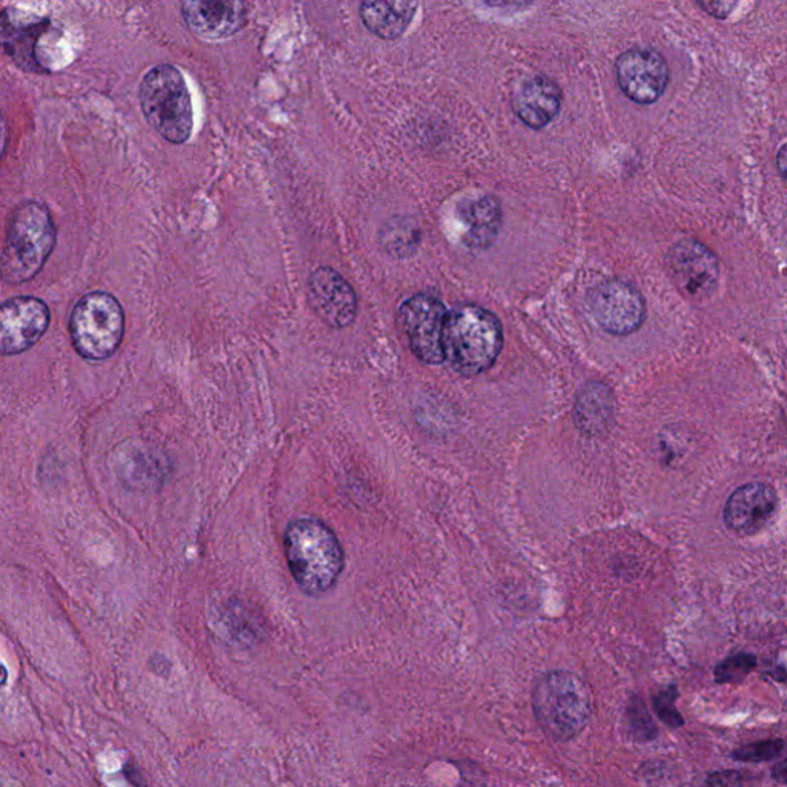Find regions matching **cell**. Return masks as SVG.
Instances as JSON below:
<instances>
[{
  "mask_svg": "<svg viewBox=\"0 0 787 787\" xmlns=\"http://www.w3.org/2000/svg\"><path fill=\"white\" fill-rule=\"evenodd\" d=\"M285 554L289 572L301 592L319 597L336 586L344 571V548L328 524L317 519H299L285 532Z\"/></svg>",
  "mask_w": 787,
  "mask_h": 787,
  "instance_id": "6da1fadb",
  "label": "cell"
},
{
  "mask_svg": "<svg viewBox=\"0 0 787 787\" xmlns=\"http://www.w3.org/2000/svg\"><path fill=\"white\" fill-rule=\"evenodd\" d=\"M441 344L449 367L462 376H479L494 367L502 352V324L483 306H456L447 314Z\"/></svg>",
  "mask_w": 787,
  "mask_h": 787,
  "instance_id": "7a4b0ae2",
  "label": "cell"
},
{
  "mask_svg": "<svg viewBox=\"0 0 787 787\" xmlns=\"http://www.w3.org/2000/svg\"><path fill=\"white\" fill-rule=\"evenodd\" d=\"M54 245L55 228L50 211L41 202H22L8 221L6 245L0 254V277L7 284H25L42 272Z\"/></svg>",
  "mask_w": 787,
  "mask_h": 787,
  "instance_id": "3957f363",
  "label": "cell"
},
{
  "mask_svg": "<svg viewBox=\"0 0 787 787\" xmlns=\"http://www.w3.org/2000/svg\"><path fill=\"white\" fill-rule=\"evenodd\" d=\"M532 711L544 734L555 742H570L582 734L592 715L590 687L570 671H550L535 679Z\"/></svg>",
  "mask_w": 787,
  "mask_h": 787,
  "instance_id": "277c9868",
  "label": "cell"
},
{
  "mask_svg": "<svg viewBox=\"0 0 787 787\" xmlns=\"http://www.w3.org/2000/svg\"><path fill=\"white\" fill-rule=\"evenodd\" d=\"M139 98L146 122L165 141L174 145L188 141L194 126L193 102L184 74L176 67L162 63L151 69L143 78Z\"/></svg>",
  "mask_w": 787,
  "mask_h": 787,
  "instance_id": "5b68a950",
  "label": "cell"
},
{
  "mask_svg": "<svg viewBox=\"0 0 787 787\" xmlns=\"http://www.w3.org/2000/svg\"><path fill=\"white\" fill-rule=\"evenodd\" d=\"M125 314L116 297L90 293L75 304L70 319V336L79 356L90 361L109 360L121 347Z\"/></svg>",
  "mask_w": 787,
  "mask_h": 787,
  "instance_id": "8992f818",
  "label": "cell"
},
{
  "mask_svg": "<svg viewBox=\"0 0 787 787\" xmlns=\"http://www.w3.org/2000/svg\"><path fill=\"white\" fill-rule=\"evenodd\" d=\"M447 308L436 297L417 294L399 306L397 321L412 354L425 365H441Z\"/></svg>",
  "mask_w": 787,
  "mask_h": 787,
  "instance_id": "52a82bcc",
  "label": "cell"
},
{
  "mask_svg": "<svg viewBox=\"0 0 787 787\" xmlns=\"http://www.w3.org/2000/svg\"><path fill=\"white\" fill-rule=\"evenodd\" d=\"M587 308L600 328L612 336H630L646 319V301L630 282L611 278L587 294Z\"/></svg>",
  "mask_w": 787,
  "mask_h": 787,
  "instance_id": "ba28073f",
  "label": "cell"
},
{
  "mask_svg": "<svg viewBox=\"0 0 787 787\" xmlns=\"http://www.w3.org/2000/svg\"><path fill=\"white\" fill-rule=\"evenodd\" d=\"M615 78L630 101L652 105L665 94L670 67L657 51L634 48L625 51L615 62Z\"/></svg>",
  "mask_w": 787,
  "mask_h": 787,
  "instance_id": "9c48e42d",
  "label": "cell"
},
{
  "mask_svg": "<svg viewBox=\"0 0 787 787\" xmlns=\"http://www.w3.org/2000/svg\"><path fill=\"white\" fill-rule=\"evenodd\" d=\"M51 314L38 297H14L0 305V354L16 356L33 348L50 326Z\"/></svg>",
  "mask_w": 787,
  "mask_h": 787,
  "instance_id": "30bf717a",
  "label": "cell"
},
{
  "mask_svg": "<svg viewBox=\"0 0 787 787\" xmlns=\"http://www.w3.org/2000/svg\"><path fill=\"white\" fill-rule=\"evenodd\" d=\"M666 264L675 285L687 296L706 297L717 288L718 258L695 238H683L672 246Z\"/></svg>",
  "mask_w": 787,
  "mask_h": 787,
  "instance_id": "8fae6325",
  "label": "cell"
},
{
  "mask_svg": "<svg viewBox=\"0 0 787 787\" xmlns=\"http://www.w3.org/2000/svg\"><path fill=\"white\" fill-rule=\"evenodd\" d=\"M308 299L314 313L331 328H347L357 317V294L347 278L329 266H320L308 280Z\"/></svg>",
  "mask_w": 787,
  "mask_h": 787,
  "instance_id": "7c38bea8",
  "label": "cell"
},
{
  "mask_svg": "<svg viewBox=\"0 0 787 787\" xmlns=\"http://www.w3.org/2000/svg\"><path fill=\"white\" fill-rule=\"evenodd\" d=\"M50 30V19L8 10L0 13V48L22 70L47 73L38 54V43Z\"/></svg>",
  "mask_w": 787,
  "mask_h": 787,
  "instance_id": "4fadbf2b",
  "label": "cell"
},
{
  "mask_svg": "<svg viewBox=\"0 0 787 787\" xmlns=\"http://www.w3.org/2000/svg\"><path fill=\"white\" fill-rule=\"evenodd\" d=\"M186 25L205 41H224L244 30L248 8L244 2L188 0L181 6Z\"/></svg>",
  "mask_w": 787,
  "mask_h": 787,
  "instance_id": "5bb4252c",
  "label": "cell"
},
{
  "mask_svg": "<svg viewBox=\"0 0 787 787\" xmlns=\"http://www.w3.org/2000/svg\"><path fill=\"white\" fill-rule=\"evenodd\" d=\"M778 508L777 492L765 483H747L738 488L725 507V523L742 535L762 531L774 519Z\"/></svg>",
  "mask_w": 787,
  "mask_h": 787,
  "instance_id": "9a60e30c",
  "label": "cell"
},
{
  "mask_svg": "<svg viewBox=\"0 0 787 787\" xmlns=\"http://www.w3.org/2000/svg\"><path fill=\"white\" fill-rule=\"evenodd\" d=\"M512 109L524 125L532 130H542L559 116L562 93L551 79L534 75L517 89Z\"/></svg>",
  "mask_w": 787,
  "mask_h": 787,
  "instance_id": "2e32d148",
  "label": "cell"
},
{
  "mask_svg": "<svg viewBox=\"0 0 787 787\" xmlns=\"http://www.w3.org/2000/svg\"><path fill=\"white\" fill-rule=\"evenodd\" d=\"M457 221L462 228L464 246L487 249L494 244L502 229V205L494 196L469 198L457 206Z\"/></svg>",
  "mask_w": 787,
  "mask_h": 787,
  "instance_id": "e0dca14e",
  "label": "cell"
},
{
  "mask_svg": "<svg viewBox=\"0 0 787 787\" xmlns=\"http://www.w3.org/2000/svg\"><path fill=\"white\" fill-rule=\"evenodd\" d=\"M417 2H380L371 0L360 6V18L364 25L385 41H396L401 38L415 19Z\"/></svg>",
  "mask_w": 787,
  "mask_h": 787,
  "instance_id": "ac0fdd59",
  "label": "cell"
},
{
  "mask_svg": "<svg viewBox=\"0 0 787 787\" xmlns=\"http://www.w3.org/2000/svg\"><path fill=\"white\" fill-rule=\"evenodd\" d=\"M615 417V397L610 387L592 381L584 385L575 403V421L580 431L600 436L611 428Z\"/></svg>",
  "mask_w": 787,
  "mask_h": 787,
  "instance_id": "d6986e66",
  "label": "cell"
},
{
  "mask_svg": "<svg viewBox=\"0 0 787 787\" xmlns=\"http://www.w3.org/2000/svg\"><path fill=\"white\" fill-rule=\"evenodd\" d=\"M627 733L637 742H652L657 738L658 729L652 719L645 699L640 695H632L625 711Z\"/></svg>",
  "mask_w": 787,
  "mask_h": 787,
  "instance_id": "ffe728a7",
  "label": "cell"
},
{
  "mask_svg": "<svg viewBox=\"0 0 787 787\" xmlns=\"http://www.w3.org/2000/svg\"><path fill=\"white\" fill-rule=\"evenodd\" d=\"M757 667V657L753 654H735L730 655L723 662H719L714 670L715 682L718 685L726 683H737L745 679Z\"/></svg>",
  "mask_w": 787,
  "mask_h": 787,
  "instance_id": "44dd1931",
  "label": "cell"
},
{
  "mask_svg": "<svg viewBox=\"0 0 787 787\" xmlns=\"http://www.w3.org/2000/svg\"><path fill=\"white\" fill-rule=\"evenodd\" d=\"M783 753H785V740L775 738V740L749 743L737 747L733 758L742 763H766L777 760Z\"/></svg>",
  "mask_w": 787,
  "mask_h": 787,
  "instance_id": "7402d4cb",
  "label": "cell"
},
{
  "mask_svg": "<svg viewBox=\"0 0 787 787\" xmlns=\"http://www.w3.org/2000/svg\"><path fill=\"white\" fill-rule=\"evenodd\" d=\"M677 698L678 686L675 683L652 695V707H654L655 714L672 729H677V727L685 725V718L682 717V714L675 707Z\"/></svg>",
  "mask_w": 787,
  "mask_h": 787,
  "instance_id": "603a6c76",
  "label": "cell"
},
{
  "mask_svg": "<svg viewBox=\"0 0 787 787\" xmlns=\"http://www.w3.org/2000/svg\"><path fill=\"white\" fill-rule=\"evenodd\" d=\"M705 787H745L743 775L738 770H719L707 777Z\"/></svg>",
  "mask_w": 787,
  "mask_h": 787,
  "instance_id": "cb8c5ba5",
  "label": "cell"
},
{
  "mask_svg": "<svg viewBox=\"0 0 787 787\" xmlns=\"http://www.w3.org/2000/svg\"><path fill=\"white\" fill-rule=\"evenodd\" d=\"M697 6L702 8L705 13L714 16L717 19H725L730 14V11L737 7L735 2H698Z\"/></svg>",
  "mask_w": 787,
  "mask_h": 787,
  "instance_id": "d4e9b609",
  "label": "cell"
},
{
  "mask_svg": "<svg viewBox=\"0 0 787 787\" xmlns=\"http://www.w3.org/2000/svg\"><path fill=\"white\" fill-rule=\"evenodd\" d=\"M773 775L775 780L778 783H781V785H785L786 783V762L781 760L780 763H777V765L774 766L773 769Z\"/></svg>",
  "mask_w": 787,
  "mask_h": 787,
  "instance_id": "484cf974",
  "label": "cell"
},
{
  "mask_svg": "<svg viewBox=\"0 0 787 787\" xmlns=\"http://www.w3.org/2000/svg\"><path fill=\"white\" fill-rule=\"evenodd\" d=\"M777 163H778V170H780V174L783 177L786 176V146L783 145L780 151H778V157H777Z\"/></svg>",
  "mask_w": 787,
  "mask_h": 787,
  "instance_id": "4316f807",
  "label": "cell"
},
{
  "mask_svg": "<svg viewBox=\"0 0 787 787\" xmlns=\"http://www.w3.org/2000/svg\"><path fill=\"white\" fill-rule=\"evenodd\" d=\"M3 142H6V125H3V121L0 119V156H2Z\"/></svg>",
  "mask_w": 787,
  "mask_h": 787,
  "instance_id": "83f0119b",
  "label": "cell"
},
{
  "mask_svg": "<svg viewBox=\"0 0 787 787\" xmlns=\"http://www.w3.org/2000/svg\"><path fill=\"white\" fill-rule=\"evenodd\" d=\"M7 679H8V671H7V667H6V665H3L2 662H0V687H2L3 685H6Z\"/></svg>",
  "mask_w": 787,
  "mask_h": 787,
  "instance_id": "f1b7e54d",
  "label": "cell"
}]
</instances>
